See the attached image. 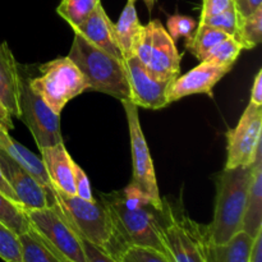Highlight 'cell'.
<instances>
[{
  "label": "cell",
  "mask_w": 262,
  "mask_h": 262,
  "mask_svg": "<svg viewBox=\"0 0 262 262\" xmlns=\"http://www.w3.org/2000/svg\"><path fill=\"white\" fill-rule=\"evenodd\" d=\"M18 105L19 119L32 133L38 150L63 142L60 114L54 112L42 97L31 89L28 76L22 69H19Z\"/></svg>",
  "instance_id": "ba28073f"
},
{
  "label": "cell",
  "mask_w": 262,
  "mask_h": 262,
  "mask_svg": "<svg viewBox=\"0 0 262 262\" xmlns=\"http://www.w3.org/2000/svg\"><path fill=\"white\" fill-rule=\"evenodd\" d=\"M0 222L17 235L23 234L31 228L25 207L12 201L2 192H0Z\"/></svg>",
  "instance_id": "cb8c5ba5"
},
{
  "label": "cell",
  "mask_w": 262,
  "mask_h": 262,
  "mask_svg": "<svg viewBox=\"0 0 262 262\" xmlns=\"http://www.w3.org/2000/svg\"><path fill=\"white\" fill-rule=\"evenodd\" d=\"M252 164L225 168L216 181L214 219L207 225V238L211 245H223L242 230Z\"/></svg>",
  "instance_id": "7a4b0ae2"
},
{
  "label": "cell",
  "mask_w": 262,
  "mask_h": 262,
  "mask_svg": "<svg viewBox=\"0 0 262 262\" xmlns=\"http://www.w3.org/2000/svg\"><path fill=\"white\" fill-rule=\"evenodd\" d=\"M30 224L64 262H87L81 237L74 232L55 202L42 209L26 210Z\"/></svg>",
  "instance_id": "9c48e42d"
},
{
  "label": "cell",
  "mask_w": 262,
  "mask_h": 262,
  "mask_svg": "<svg viewBox=\"0 0 262 262\" xmlns=\"http://www.w3.org/2000/svg\"><path fill=\"white\" fill-rule=\"evenodd\" d=\"M0 192H2L3 194H5L7 197H9L12 201L17 202V204H20L19 200H18V197H17V194L14 193V191H13V188L10 187V184L8 183L5 176L3 174L2 168H0Z\"/></svg>",
  "instance_id": "74e56055"
},
{
  "label": "cell",
  "mask_w": 262,
  "mask_h": 262,
  "mask_svg": "<svg viewBox=\"0 0 262 262\" xmlns=\"http://www.w3.org/2000/svg\"><path fill=\"white\" fill-rule=\"evenodd\" d=\"M68 58L81 71L87 90L110 95L120 101L130 99L129 84L123 60L92 45L78 33H74Z\"/></svg>",
  "instance_id": "3957f363"
},
{
  "label": "cell",
  "mask_w": 262,
  "mask_h": 262,
  "mask_svg": "<svg viewBox=\"0 0 262 262\" xmlns=\"http://www.w3.org/2000/svg\"><path fill=\"white\" fill-rule=\"evenodd\" d=\"M40 76L28 77L30 86L55 113L87 90L81 71L68 56H59L40 66Z\"/></svg>",
  "instance_id": "52a82bcc"
},
{
  "label": "cell",
  "mask_w": 262,
  "mask_h": 262,
  "mask_svg": "<svg viewBox=\"0 0 262 262\" xmlns=\"http://www.w3.org/2000/svg\"><path fill=\"white\" fill-rule=\"evenodd\" d=\"M228 36L229 35L217 28L199 23L191 37L186 38V49L194 58L202 61L204 56Z\"/></svg>",
  "instance_id": "603a6c76"
},
{
  "label": "cell",
  "mask_w": 262,
  "mask_h": 262,
  "mask_svg": "<svg viewBox=\"0 0 262 262\" xmlns=\"http://www.w3.org/2000/svg\"><path fill=\"white\" fill-rule=\"evenodd\" d=\"M100 3V0H60L56 13L74 28L89 18Z\"/></svg>",
  "instance_id": "484cf974"
},
{
  "label": "cell",
  "mask_w": 262,
  "mask_h": 262,
  "mask_svg": "<svg viewBox=\"0 0 262 262\" xmlns=\"http://www.w3.org/2000/svg\"><path fill=\"white\" fill-rule=\"evenodd\" d=\"M129 84L130 99L136 106L160 110L168 106V87L171 81H158L154 78L136 56L124 60Z\"/></svg>",
  "instance_id": "7c38bea8"
},
{
  "label": "cell",
  "mask_w": 262,
  "mask_h": 262,
  "mask_svg": "<svg viewBox=\"0 0 262 262\" xmlns=\"http://www.w3.org/2000/svg\"><path fill=\"white\" fill-rule=\"evenodd\" d=\"M250 102L251 104L260 105V106H262V69L257 72L255 79H253Z\"/></svg>",
  "instance_id": "d590c367"
},
{
  "label": "cell",
  "mask_w": 262,
  "mask_h": 262,
  "mask_svg": "<svg viewBox=\"0 0 262 262\" xmlns=\"http://www.w3.org/2000/svg\"><path fill=\"white\" fill-rule=\"evenodd\" d=\"M158 81H173L181 72L182 56L176 41L159 19L142 26L135 45V55Z\"/></svg>",
  "instance_id": "8992f818"
},
{
  "label": "cell",
  "mask_w": 262,
  "mask_h": 262,
  "mask_svg": "<svg viewBox=\"0 0 262 262\" xmlns=\"http://www.w3.org/2000/svg\"><path fill=\"white\" fill-rule=\"evenodd\" d=\"M262 146V145H261ZM258 147L252 163V176L248 187L242 230L255 238L262 230V147Z\"/></svg>",
  "instance_id": "e0dca14e"
},
{
  "label": "cell",
  "mask_w": 262,
  "mask_h": 262,
  "mask_svg": "<svg viewBox=\"0 0 262 262\" xmlns=\"http://www.w3.org/2000/svg\"><path fill=\"white\" fill-rule=\"evenodd\" d=\"M118 262H171L165 253L148 247H128L120 253Z\"/></svg>",
  "instance_id": "f1b7e54d"
},
{
  "label": "cell",
  "mask_w": 262,
  "mask_h": 262,
  "mask_svg": "<svg viewBox=\"0 0 262 262\" xmlns=\"http://www.w3.org/2000/svg\"><path fill=\"white\" fill-rule=\"evenodd\" d=\"M109 212L113 227L112 256L118 260L128 247H148L165 253L161 239V209L133 183L122 191L97 196Z\"/></svg>",
  "instance_id": "6da1fadb"
},
{
  "label": "cell",
  "mask_w": 262,
  "mask_h": 262,
  "mask_svg": "<svg viewBox=\"0 0 262 262\" xmlns=\"http://www.w3.org/2000/svg\"><path fill=\"white\" fill-rule=\"evenodd\" d=\"M74 187H76V196L87 201H94L95 197L92 193L89 177L77 163H74Z\"/></svg>",
  "instance_id": "1f68e13d"
},
{
  "label": "cell",
  "mask_w": 262,
  "mask_h": 262,
  "mask_svg": "<svg viewBox=\"0 0 262 262\" xmlns=\"http://www.w3.org/2000/svg\"><path fill=\"white\" fill-rule=\"evenodd\" d=\"M19 66L7 42L0 43V101L12 117L19 118L18 105Z\"/></svg>",
  "instance_id": "ac0fdd59"
},
{
  "label": "cell",
  "mask_w": 262,
  "mask_h": 262,
  "mask_svg": "<svg viewBox=\"0 0 262 262\" xmlns=\"http://www.w3.org/2000/svg\"><path fill=\"white\" fill-rule=\"evenodd\" d=\"M0 125L7 130H12L14 128L12 114L8 112V109L4 106L2 101H0Z\"/></svg>",
  "instance_id": "f35d334b"
},
{
  "label": "cell",
  "mask_w": 262,
  "mask_h": 262,
  "mask_svg": "<svg viewBox=\"0 0 262 262\" xmlns=\"http://www.w3.org/2000/svg\"><path fill=\"white\" fill-rule=\"evenodd\" d=\"M81 241L82 246H83L87 262H118V260H115L110 253H107L106 251L102 250V248L92 245L91 242L83 239V238H81Z\"/></svg>",
  "instance_id": "836d02e7"
},
{
  "label": "cell",
  "mask_w": 262,
  "mask_h": 262,
  "mask_svg": "<svg viewBox=\"0 0 262 262\" xmlns=\"http://www.w3.org/2000/svg\"><path fill=\"white\" fill-rule=\"evenodd\" d=\"M0 258L4 262H22L19 238L0 222Z\"/></svg>",
  "instance_id": "83f0119b"
},
{
  "label": "cell",
  "mask_w": 262,
  "mask_h": 262,
  "mask_svg": "<svg viewBox=\"0 0 262 262\" xmlns=\"http://www.w3.org/2000/svg\"><path fill=\"white\" fill-rule=\"evenodd\" d=\"M161 239L171 262H207V229L186 214L182 206L163 200Z\"/></svg>",
  "instance_id": "277c9868"
},
{
  "label": "cell",
  "mask_w": 262,
  "mask_h": 262,
  "mask_svg": "<svg viewBox=\"0 0 262 262\" xmlns=\"http://www.w3.org/2000/svg\"><path fill=\"white\" fill-rule=\"evenodd\" d=\"M125 117H127L128 129H129L130 150H132L133 177L130 183L141 189L158 209L163 207V199L160 197L158 181H156L155 168L146 138L141 127L138 106L129 100H123Z\"/></svg>",
  "instance_id": "30bf717a"
},
{
  "label": "cell",
  "mask_w": 262,
  "mask_h": 262,
  "mask_svg": "<svg viewBox=\"0 0 262 262\" xmlns=\"http://www.w3.org/2000/svg\"><path fill=\"white\" fill-rule=\"evenodd\" d=\"M262 106L248 104L239 122L228 132L227 164L225 168L247 166L255 161L261 143Z\"/></svg>",
  "instance_id": "8fae6325"
},
{
  "label": "cell",
  "mask_w": 262,
  "mask_h": 262,
  "mask_svg": "<svg viewBox=\"0 0 262 262\" xmlns=\"http://www.w3.org/2000/svg\"><path fill=\"white\" fill-rule=\"evenodd\" d=\"M242 50V45L238 42L237 38L234 36H228L225 40H223L215 48H212L204 56L202 61H210V63H214L216 66L232 68Z\"/></svg>",
  "instance_id": "4316f807"
},
{
  "label": "cell",
  "mask_w": 262,
  "mask_h": 262,
  "mask_svg": "<svg viewBox=\"0 0 262 262\" xmlns=\"http://www.w3.org/2000/svg\"><path fill=\"white\" fill-rule=\"evenodd\" d=\"M262 7V0H234V9L238 17L246 18Z\"/></svg>",
  "instance_id": "e575fe53"
},
{
  "label": "cell",
  "mask_w": 262,
  "mask_h": 262,
  "mask_svg": "<svg viewBox=\"0 0 262 262\" xmlns=\"http://www.w3.org/2000/svg\"><path fill=\"white\" fill-rule=\"evenodd\" d=\"M251 235L241 230L223 245H207V262H250L253 247Z\"/></svg>",
  "instance_id": "ffe728a7"
},
{
  "label": "cell",
  "mask_w": 262,
  "mask_h": 262,
  "mask_svg": "<svg viewBox=\"0 0 262 262\" xmlns=\"http://www.w3.org/2000/svg\"><path fill=\"white\" fill-rule=\"evenodd\" d=\"M0 168L26 210L42 209L54 202L51 191L41 186L17 161L0 152Z\"/></svg>",
  "instance_id": "4fadbf2b"
},
{
  "label": "cell",
  "mask_w": 262,
  "mask_h": 262,
  "mask_svg": "<svg viewBox=\"0 0 262 262\" xmlns=\"http://www.w3.org/2000/svg\"><path fill=\"white\" fill-rule=\"evenodd\" d=\"M246 50H252L262 40V7L246 18H239L237 33L234 36Z\"/></svg>",
  "instance_id": "d4e9b609"
},
{
  "label": "cell",
  "mask_w": 262,
  "mask_h": 262,
  "mask_svg": "<svg viewBox=\"0 0 262 262\" xmlns=\"http://www.w3.org/2000/svg\"><path fill=\"white\" fill-rule=\"evenodd\" d=\"M73 31L74 33H78L82 37L86 38L92 45L106 51L114 58L124 61L119 45H118L117 36H115L114 23L107 17L101 3L90 14V17L86 18L81 25L74 27Z\"/></svg>",
  "instance_id": "9a60e30c"
},
{
  "label": "cell",
  "mask_w": 262,
  "mask_h": 262,
  "mask_svg": "<svg viewBox=\"0 0 262 262\" xmlns=\"http://www.w3.org/2000/svg\"><path fill=\"white\" fill-rule=\"evenodd\" d=\"M234 8V0H202V10L200 19L220 14L228 9Z\"/></svg>",
  "instance_id": "d6a6232c"
},
{
  "label": "cell",
  "mask_w": 262,
  "mask_h": 262,
  "mask_svg": "<svg viewBox=\"0 0 262 262\" xmlns=\"http://www.w3.org/2000/svg\"><path fill=\"white\" fill-rule=\"evenodd\" d=\"M0 152L5 154L14 161H17L46 189H49V191L53 189L41 158H38L32 151H30L25 146L20 145L19 142H17L9 135V130L3 128L2 125H0Z\"/></svg>",
  "instance_id": "d6986e66"
},
{
  "label": "cell",
  "mask_w": 262,
  "mask_h": 262,
  "mask_svg": "<svg viewBox=\"0 0 262 262\" xmlns=\"http://www.w3.org/2000/svg\"><path fill=\"white\" fill-rule=\"evenodd\" d=\"M18 238L22 262H64L32 227Z\"/></svg>",
  "instance_id": "7402d4cb"
},
{
  "label": "cell",
  "mask_w": 262,
  "mask_h": 262,
  "mask_svg": "<svg viewBox=\"0 0 262 262\" xmlns=\"http://www.w3.org/2000/svg\"><path fill=\"white\" fill-rule=\"evenodd\" d=\"M41 160L45 168L51 187L59 192L74 196V163L67 151L64 142L40 148Z\"/></svg>",
  "instance_id": "2e32d148"
},
{
  "label": "cell",
  "mask_w": 262,
  "mask_h": 262,
  "mask_svg": "<svg viewBox=\"0 0 262 262\" xmlns=\"http://www.w3.org/2000/svg\"><path fill=\"white\" fill-rule=\"evenodd\" d=\"M199 23L211 26V27L217 28V30L223 31V32L229 36H235L238 25H239V17H238L234 8H232V9L225 10L220 14L212 15V17L205 18V19H200Z\"/></svg>",
  "instance_id": "4dcf8cb0"
},
{
  "label": "cell",
  "mask_w": 262,
  "mask_h": 262,
  "mask_svg": "<svg viewBox=\"0 0 262 262\" xmlns=\"http://www.w3.org/2000/svg\"><path fill=\"white\" fill-rule=\"evenodd\" d=\"M250 262H262V230L257 233L253 239L252 252H251Z\"/></svg>",
  "instance_id": "8d00e7d4"
},
{
  "label": "cell",
  "mask_w": 262,
  "mask_h": 262,
  "mask_svg": "<svg viewBox=\"0 0 262 262\" xmlns=\"http://www.w3.org/2000/svg\"><path fill=\"white\" fill-rule=\"evenodd\" d=\"M114 28L123 59L125 60L128 58H132L135 55L136 41L142 28V25L138 19L137 10H136V0H127V4L119 19L117 23H114Z\"/></svg>",
  "instance_id": "44dd1931"
},
{
  "label": "cell",
  "mask_w": 262,
  "mask_h": 262,
  "mask_svg": "<svg viewBox=\"0 0 262 262\" xmlns=\"http://www.w3.org/2000/svg\"><path fill=\"white\" fill-rule=\"evenodd\" d=\"M232 68L216 66L210 61H200L197 67L181 77H177L168 87V102L178 101L189 95H212L215 84L224 78Z\"/></svg>",
  "instance_id": "5bb4252c"
},
{
  "label": "cell",
  "mask_w": 262,
  "mask_h": 262,
  "mask_svg": "<svg viewBox=\"0 0 262 262\" xmlns=\"http://www.w3.org/2000/svg\"><path fill=\"white\" fill-rule=\"evenodd\" d=\"M142 2L146 4V7H147L148 12H151V10H152V8H154V5H155L156 0H142Z\"/></svg>",
  "instance_id": "ab89813d"
},
{
  "label": "cell",
  "mask_w": 262,
  "mask_h": 262,
  "mask_svg": "<svg viewBox=\"0 0 262 262\" xmlns=\"http://www.w3.org/2000/svg\"><path fill=\"white\" fill-rule=\"evenodd\" d=\"M54 202L74 232L92 245L113 252V227L109 212L100 199L94 201L79 199L51 189Z\"/></svg>",
  "instance_id": "5b68a950"
},
{
  "label": "cell",
  "mask_w": 262,
  "mask_h": 262,
  "mask_svg": "<svg viewBox=\"0 0 262 262\" xmlns=\"http://www.w3.org/2000/svg\"><path fill=\"white\" fill-rule=\"evenodd\" d=\"M197 27V22L189 15L173 14L169 15L166 20V31L174 41L179 37H191Z\"/></svg>",
  "instance_id": "f546056e"
}]
</instances>
